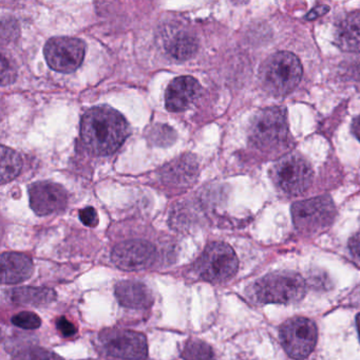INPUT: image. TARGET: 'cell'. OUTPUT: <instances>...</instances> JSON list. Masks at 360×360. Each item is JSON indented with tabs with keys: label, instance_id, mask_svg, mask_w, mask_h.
Wrapping results in <instances>:
<instances>
[{
	"label": "cell",
	"instance_id": "1",
	"mask_svg": "<svg viewBox=\"0 0 360 360\" xmlns=\"http://www.w3.org/2000/svg\"><path fill=\"white\" fill-rule=\"evenodd\" d=\"M129 134L125 117L108 106L94 107L82 119V140L86 148L96 155H112Z\"/></svg>",
	"mask_w": 360,
	"mask_h": 360
},
{
	"label": "cell",
	"instance_id": "2",
	"mask_svg": "<svg viewBox=\"0 0 360 360\" xmlns=\"http://www.w3.org/2000/svg\"><path fill=\"white\" fill-rule=\"evenodd\" d=\"M290 140L288 115L281 107L263 109L252 120L250 142L265 153H278L286 148Z\"/></svg>",
	"mask_w": 360,
	"mask_h": 360
},
{
	"label": "cell",
	"instance_id": "3",
	"mask_svg": "<svg viewBox=\"0 0 360 360\" xmlns=\"http://www.w3.org/2000/svg\"><path fill=\"white\" fill-rule=\"evenodd\" d=\"M302 75L299 58L286 51L271 54L263 62L259 71L263 89L274 96L290 94L300 83Z\"/></svg>",
	"mask_w": 360,
	"mask_h": 360
},
{
	"label": "cell",
	"instance_id": "4",
	"mask_svg": "<svg viewBox=\"0 0 360 360\" xmlns=\"http://www.w3.org/2000/svg\"><path fill=\"white\" fill-rule=\"evenodd\" d=\"M307 284L299 274L280 271L263 276L252 288L254 298L260 303L292 304L302 300Z\"/></svg>",
	"mask_w": 360,
	"mask_h": 360
},
{
	"label": "cell",
	"instance_id": "5",
	"mask_svg": "<svg viewBox=\"0 0 360 360\" xmlns=\"http://www.w3.org/2000/svg\"><path fill=\"white\" fill-rule=\"evenodd\" d=\"M290 210L295 227L303 235L323 233L332 226L336 218V207L328 195L296 202Z\"/></svg>",
	"mask_w": 360,
	"mask_h": 360
},
{
	"label": "cell",
	"instance_id": "6",
	"mask_svg": "<svg viewBox=\"0 0 360 360\" xmlns=\"http://www.w3.org/2000/svg\"><path fill=\"white\" fill-rule=\"evenodd\" d=\"M239 260L231 245L212 242L195 262L198 275L210 283H224L237 273Z\"/></svg>",
	"mask_w": 360,
	"mask_h": 360
},
{
	"label": "cell",
	"instance_id": "7",
	"mask_svg": "<svg viewBox=\"0 0 360 360\" xmlns=\"http://www.w3.org/2000/svg\"><path fill=\"white\" fill-rule=\"evenodd\" d=\"M274 184L288 195H302L313 182L314 172L309 162L297 153L284 155L271 170Z\"/></svg>",
	"mask_w": 360,
	"mask_h": 360
},
{
	"label": "cell",
	"instance_id": "8",
	"mask_svg": "<svg viewBox=\"0 0 360 360\" xmlns=\"http://www.w3.org/2000/svg\"><path fill=\"white\" fill-rule=\"evenodd\" d=\"M279 336L282 347L290 357L304 359L315 349L317 326L307 318H290L282 324Z\"/></svg>",
	"mask_w": 360,
	"mask_h": 360
},
{
	"label": "cell",
	"instance_id": "9",
	"mask_svg": "<svg viewBox=\"0 0 360 360\" xmlns=\"http://www.w3.org/2000/svg\"><path fill=\"white\" fill-rule=\"evenodd\" d=\"M105 351L113 357L128 360L146 359L148 343L142 333L123 328H107L100 334Z\"/></svg>",
	"mask_w": 360,
	"mask_h": 360
},
{
	"label": "cell",
	"instance_id": "10",
	"mask_svg": "<svg viewBox=\"0 0 360 360\" xmlns=\"http://www.w3.org/2000/svg\"><path fill=\"white\" fill-rule=\"evenodd\" d=\"M44 52L50 68L60 73H72L83 64L86 45L75 37H54L46 44Z\"/></svg>",
	"mask_w": 360,
	"mask_h": 360
},
{
	"label": "cell",
	"instance_id": "11",
	"mask_svg": "<svg viewBox=\"0 0 360 360\" xmlns=\"http://www.w3.org/2000/svg\"><path fill=\"white\" fill-rule=\"evenodd\" d=\"M157 258L153 244L142 240L122 242L113 248L111 260L117 269L126 271H142L151 266Z\"/></svg>",
	"mask_w": 360,
	"mask_h": 360
},
{
	"label": "cell",
	"instance_id": "12",
	"mask_svg": "<svg viewBox=\"0 0 360 360\" xmlns=\"http://www.w3.org/2000/svg\"><path fill=\"white\" fill-rule=\"evenodd\" d=\"M30 206L37 216L62 212L68 203L64 187L52 182H37L29 187Z\"/></svg>",
	"mask_w": 360,
	"mask_h": 360
},
{
	"label": "cell",
	"instance_id": "13",
	"mask_svg": "<svg viewBox=\"0 0 360 360\" xmlns=\"http://www.w3.org/2000/svg\"><path fill=\"white\" fill-rule=\"evenodd\" d=\"M201 86L193 77H176L168 86L165 94V105L172 112L186 110L199 96Z\"/></svg>",
	"mask_w": 360,
	"mask_h": 360
},
{
	"label": "cell",
	"instance_id": "14",
	"mask_svg": "<svg viewBox=\"0 0 360 360\" xmlns=\"http://www.w3.org/2000/svg\"><path fill=\"white\" fill-rule=\"evenodd\" d=\"M1 283L15 284L26 281L34 271L31 258L20 252H4L0 257Z\"/></svg>",
	"mask_w": 360,
	"mask_h": 360
},
{
	"label": "cell",
	"instance_id": "15",
	"mask_svg": "<svg viewBox=\"0 0 360 360\" xmlns=\"http://www.w3.org/2000/svg\"><path fill=\"white\" fill-rule=\"evenodd\" d=\"M115 296L120 304L128 309H148L153 303L150 288L143 282L134 280H125L117 283Z\"/></svg>",
	"mask_w": 360,
	"mask_h": 360
},
{
	"label": "cell",
	"instance_id": "16",
	"mask_svg": "<svg viewBox=\"0 0 360 360\" xmlns=\"http://www.w3.org/2000/svg\"><path fill=\"white\" fill-rule=\"evenodd\" d=\"M335 45L345 52H360V12H353L335 27Z\"/></svg>",
	"mask_w": 360,
	"mask_h": 360
},
{
	"label": "cell",
	"instance_id": "17",
	"mask_svg": "<svg viewBox=\"0 0 360 360\" xmlns=\"http://www.w3.org/2000/svg\"><path fill=\"white\" fill-rule=\"evenodd\" d=\"M10 299L15 304L41 307L53 302L56 294L51 288L22 286L10 290Z\"/></svg>",
	"mask_w": 360,
	"mask_h": 360
},
{
	"label": "cell",
	"instance_id": "18",
	"mask_svg": "<svg viewBox=\"0 0 360 360\" xmlns=\"http://www.w3.org/2000/svg\"><path fill=\"white\" fill-rule=\"evenodd\" d=\"M22 169V160L13 149L1 147V184L11 182L18 178Z\"/></svg>",
	"mask_w": 360,
	"mask_h": 360
},
{
	"label": "cell",
	"instance_id": "19",
	"mask_svg": "<svg viewBox=\"0 0 360 360\" xmlns=\"http://www.w3.org/2000/svg\"><path fill=\"white\" fill-rule=\"evenodd\" d=\"M197 50L198 41L191 35L186 34L174 37L167 46L170 56L179 60H189L195 56Z\"/></svg>",
	"mask_w": 360,
	"mask_h": 360
},
{
	"label": "cell",
	"instance_id": "20",
	"mask_svg": "<svg viewBox=\"0 0 360 360\" xmlns=\"http://www.w3.org/2000/svg\"><path fill=\"white\" fill-rule=\"evenodd\" d=\"M181 355L184 360H212L214 352L208 343L200 339H191L185 342Z\"/></svg>",
	"mask_w": 360,
	"mask_h": 360
},
{
	"label": "cell",
	"instance_id": "21",
	"mask_svg": "<svg viewBox=\"0 0 360 360\" xmlns=\"http://www.w3.org/2000/svg\"><path fill=\"white\" fill-rule=\"evenodd\" d=\"M12 360H64L58 354L43 347H31L16 354Z\"/></svg>",
	"mask_w": 360,
	"mask_h": 360
},
{
	"label": "cell",
	"instance_id": "22",
	"mask_svg": "<svg viewBox=\"0 0 360 360\" xmlns=\"http://www.w3.org/2000/svg\"><path fill=\"white\" fill-rule=\"evenodd\" d=\"M149 138H150L151 143L158 146H168L176 140V134L168 126L159 125L151 128Z\"/></svg>",
	"mask_w": 360,
	"mask_h": 360
},
{
	"label": "cell",
	"instance_id": "23",
	"mask_svg": "<svg viewBox=\"0 0 360 360\" xmlns=\"http://www.w3.org/2000/svg\"><path fill=\"white\" fill-rule=\"evenodd\" d=\"M12 323L24 330H37L41 326V319L32 311H22L13 316Z\"/></svg>",
	"mask_w": 360,
	"mask_h": 360
},
{
	"label": "cell",
	"instance_id": "24",
	"mask_svg": "<svg viewBox=\"0 0 360 360\" xmlns=\"http://www.w3.org/2000/svg\"><path fill=\"white\" fill-rule=\"evenodd\" d=\"M79 219L88 227H96L98 224V214L94 207H86L79 212Z\"/></svg>",
	"mask_w": 360,
	"mask_h": 360
},
{
	"label": "cell",
	"instance_id": "25",
	"mask_svg": "<svg viewBox=\"0 0 360 360\" xmlns=\"http://www.w3.org/2000/svg\"><path fill=\"white\" fill-rule=\"evenodd\" d=\"M56 324H58V330L62 333L63 336L71 337L77 333V328H75V324L71 323L65 317L58 318Z\"/></svg>",
	"mask_w": 360,
	"mask_h": 360
},
{
	"label": "cell",
	"instance_id": "26",
	"mask_svg": "<svg viewBox=\"0 0 360 360\" xmlns=\"http://www.w3.org/2000/svg\"><path fill=\"white\" fill-rule=\"evenodd\" d=\"M349 248L354 260L360 265V231L351 238L349 242Z\"/></svg>",
	"mask_w": 360,
	"mask_h": 360
},
{
	"label": "cell",
	"instance_id": "27",
	"mask_svg": "<svg viewBox=\"0 0 360 360\" xmlns=\"http://www.w3.org/2000/svg\"><path fill=\"white\" fill-rule=\"evenodd\" d=\"M328 7H326V6H319V7L314 8L311 10V13L307 14L305 16V18L309 20H314V18H319V16L323 15V14L328 13Z\"/></svg>",
	"mask_w": 360,
	"mask_h": 360
},
{
	"label": "cell",
	"instance_id": "28",
	"mask_svg": "<svg viewBox=\"0 0 360 360\" xmlns=\"http://www.w3.org/2000/svg\"><path fill=\"white\" fill-rule=\"evenodd\" d=\"M352 132H353L354 136L360 141V115L353 120V123H352Z\"/></svg>",
	"mask_w": 360,
	"mask_h": 360
},
{
	"label": "cell",
	"instance_id": "29",
	"mask_svg": "<svg viewBox=\"0 0 360 360\" xmlns=\"http://www.w3.org/2000/svg\"><path fill=\"white\" fill-rule=\"evenodd\" d=\"M356 324H357L358 334H359L360 338V314H358L357 318H356Z\"/></svg>",
	"mask_w": 360,
	"mask_h": 360
}]
</instances>
